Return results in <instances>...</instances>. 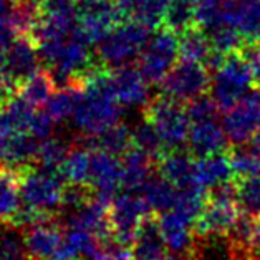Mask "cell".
I'll list each match as a JSON object with an SVG mask.
<instances>
[{"label":"cell","instance_id":"1","mask_svg":"<svg viewBox=\"0 0 260 260\" xmlns=\"http://www.w3.org/2000/svg\"><path fill=\"white\" fill-rule=\"evenodd\" d=\"M20 173L23 202L14 229L55 220L61 209L67 206L68 184L58 173L42 169L35 164L22 168Z\"/></svg>","mask_w":260,"mask_h":260},{"label":"cell","instance_id":"2","mask_svg":"<svg viewBox=\"0 0 260 260\" xmlns=\"http://www.w3.org/2000/svg\"><path fill=\"white\" fill-rule=\"evenodd\" d=\"M244 215L236 182L219 184L206 189L204 202L192 222V232L198 239L229 237Z\"/></svg>","mask_w":260,"mask_h":260},{"label":"cell","instance_id":"3","mask_svg":"<svg viewBox=\"0 0 260 260\" xmlns=\"http://www.w3.org/2000/svg\"><path fill=\"white\" fill-rule=\"evenodd\" d=\"M143 115L144 121L154 126L166 149H181L189 141L191 119L181 101L164 93L157 94L146 101Z\"/></svg>","mask_w":260,"mask_h":260},{"label":"cell","instance_id":"4","mask_svg":"<svg viewBox=\"0 0 260 260\" xmlns=\"http://www.w3.org/2000/svg\"><path fill=\"white\" fill-rule=\"evenodd\" d=\"M151 28L139 20H129L111 31L100 42L98 60L110 68L128 65V61L141 55L149 42Z\"/></svg>","mask_w":260,"mask_h":260},{"label":"cell","instance_id":"5","mask_svg":"<svg viewBox=\"0 0 260 260\" xmlns=\"http://www.w3.org/2000/svg\"><path fill=\"white\" fill-rule=\"evenodd\" d=\"M252 85L250 70L242 53L227 55L222 67L214 73L211 93L219 110L227 111L237 103Z\"/></svg>","mask_w":260,"mask_h":260},{"label":"cell","instance_id":"6","mask_svg":"<svg viewBox=\"0 0 260 260\" xmlns=\"http://www.w3.org/2000/svg\"><path fill=\"white\" fill-rule=\"evenodd\" d=\"M151 211L153 209L146 202L141 192L124 191L121 194H116L110 206V225L113 240L131 249L139 227Z\"/></svg>","mask_w":260,"mask_h":260},{"label":"cell","instance_id":"7","mask_svg":"<svg viewBox=\"0 0 260 260\" xmlns=\"http://www.w3.org/2000/svg\"><path fill=\"white\" fill-rule=\"evenodd\" d=\"M212 78L206 65L182 60L161 80V91L177 101H191L211 90Z\"/></svg>","mask_w":260,"mask_h":260},{"label":"cell","instance_id":"8","mask_svg":"<svg viewBox=\"0 0 260 260\" xmlns=\"http://www.w3.org/2000/svg\"><path fill=\"white\" fill-rule=\"evenodd\" d=\"M177 55L179 40L176 39V34L166 27H161L139 55L138 68L141 70L148 83H161V80L173 68Z\"/></svg>","mask_w":260,"mask_h":260},{"label":"cell","instance_id":"9","mask_svg":"<svg viewBox=\"0 0 260 260\" xmlns=\"http://www.w3.org/2000/svg\"><path fill=\"white\" fill-rule=\"evenodd\" d=\"M227 139L231 144H245L260 129V91L242 96L222 118Z\"/></svg>","mask_w":260,"mask_h":260},{"label":"cell","instance_id":"10","mask_svg":"<svg viewBox=\"0 0 260 260\" xmlns=\"http://www.w3.org/2000/svg\"><path fill=\"white\" fill-rule=\"evenodd\" d=\"M124 20L123 14L116 7L115 0L85 5L78 12L77 31L90 43H100Z\"/></svg>","mask_w":260,"mask_h":260},{"label":"cell","instance_id":"11","mask_svg":"<svg viewBox=\"0 0 260 260\" xmlns=\"http://www.w3.org/2000/svg\"><path fill=\"white\" fill-rule=\"evenodd\" d=\"M22 237L34 260H53L67 239L65 225L56 224L55 220L42 222L27 227Z\"/></svg>","mask_w":260,"mask_h":260},{"label":"cell","instance_id":"12","mask_svg":"<svg viewBox=\"0 0 260 260\" xmlns=\"http://www.w3.org/2000/svg\"><path fill=\"white\" fill-rule=\"evenodd\" d=\"M222 20L234 25L247 43H260V0H224Z\"/></svg>","mask_w":260,"mask_h":260},{"label":"cell","instance_id":"13","mask_svg":"<svg viewBox=\"0 0 260 260\" xmlns=\"http://www.w3.org/2000/svg\"><path fill=\"white\" fill-rule=\"evenodd\" d=\"M90 187L110 194H116L119 189H123L121 157L101 149H91Z\"/></svg>","mask_w":260,"mask_h":260},{"label":"cell","instance_id":"14","mask_svg":"<svg viewBox=\"0 0 260 260\" xmlns=\"http://www.w3.org/2000/svg\"><path fill=\"white\" fill-rule=\"evenodd\" d=\"M156 173L177 189L194 186L196 156L191 151L168 149L156 159Z\"/></svg>","mask_w":260,"mask_h":260},{"label":"cell","instance_id":"15","mask_svg":"<svg viewBox=\"0 0 260 260\" xmlns=\"http://www.w3.org/2000/svg\"><path fill=\"white\" fill-rule=\"evenodd\" d=\"M111 86L116 100L124 106L146 105L148 101V80L139 68L131 65L111 68Z\"/></svg>","mask_w":260,"mask_h":260},{"label":"cell","instance_id":"16","mask_svg":"<svg viewBox=\"0 0 260 260\" xmlns=\"http://www.w3.org/2000/svg\"><path fill=\"white\" fill-rule=\"evenodd\" d=\"M31 37L17 35L15 40L5 52V67L12 78L20 85L30 75L39 72V47Z\"/></svg>","mask_w":260,"mask_h":260},{"label":"cell","instance_id":"17","mask_svg":"<svg viewBox=\"0 0 260 260\" xmlns=\"http://www.w3.org/2000/svg\"><path fill=\"white\" fill-rule=\"evenodd\" d=\"M40 139L31 133L0 135V164L14 169H22L35 164Z\"/></svg>","mask_w":260,"mask_h":260},{"label":"cell","instance_id":"18","mask_svg":"<svg viewBox=\"0 0 260 260\" xmlns=\"http://www.w3.org/2000/svg\"><path fill=\"white\" fill-rule=\"evenodd\" d=\"M227 135L222 124L215 123L212 119H202V121L191 123L189 131V151L196 156H209L215 153H224L229 149L227 146Z\"/></svg>","mask_w":260,"mask_h":260},{"label":"cell","instance_id":"19","mask_svg":"<svg viewBox=\"0 0 260 260\" xmlns=\"http://www.w3.org/2000/svg\"><path fill=\"white\" fill-rule=\"evenodd\" d=\"M131 250L138 260H161L169 253V247L157 224L156 211L144 217L141 227L133 240Z\"/></svg>","mask_w":260,"mask_h":260},{"label":"cell","instance_id":"20","mask_svg":"<svg viewBox=\"0 0 260 260\" xmlns=\"http://www.w3.org/2000/svg\"><path fill=\"white\" fill-rule=\"evenodd\" d=\"M22 173L20 169L0 164V224L14 229L22 209Z\"/></svg>","mask_w":260,"mask_h":260},{"label":"cell","instance_id":"21","mask_svg":"<svg viewBox=\"0 0 260 260\" xmlns=\"http://www.w3.org/2000/svg\"><path fill=\"white\" fill-rule=\"evenodd\" d=\"M229 181H234V169L227 151L196 157L194 182L198 186L209 189Z\"/></svg>","mask_w":260,"mask_h":260},{"label":"cell","instance_id":"22","mask_svg":"<svg viewBox=\"0 0 260 260\" xmlns=\"http://www.w3.org/2000/svg\"><path fill=\"white\" fill-rule=\"evenodd\" d=\"M35 116L34 105L25 101L20 94H15L0 105V135L31 133Z\"/></svg>","mask_w":260,"mask_h":260},{"label":"cell","instance_id":"23","mask_svg":"<svg viewBox=\"0 0 260 260\" xmlns=\"http://www.w3.org/2000/svg\"><path fill=\"white\" fill-rule=\"evenodd\" d=\"M90 169H91V148L77 146L68 149L58 169V174L63 177L68 186L90 187Z\"/></svg>","mask_w":260,"mask_h":260},{"label":"cell","instance_id":"24","mask_svg":"<svg viewBox=\"0 0 260 260\" xmlns=\"http://www.w3.org/2000/svg\"><path fill=\"white\" fill-rule=\"evenodd\" d=\"M179 58L186 61L206 63L212 53L211 39L206 34V28L194 23L179 34Z\"/></svg>","mask_w":260,"mask_h":260},{"label":"cell","instance_id":"25","mask_svg":"<svg viewBox=\"0 0 260 260\" xmlns=\"http://www.w3.org/2000/svg\"><path fill=\"white\" fill-rule=\"evenodd\" d=\"M86 138H88V148L106 151V153L116 154L119 157L133 146V133L123 123L111 126L110 129L103 131L101 135L86 136Z\"/></svg>","mask_w":260,"mask_h":260},{"label":"cell","instance_id":"26","mask_svg":"<svg viewBox=\"0 0 260 260\" xmlns=\"http://www.w3.org/2000/svg\"><path fill=\"white\" fill-rule=\"evenodd\" d=\"M55 81L52 78V75L47 70V72H35L34 75H30L27 80H23L17 88V94L28 101L30 105L34 106H40L45 105L50 100V96L53 94V88H55Z\"/></svg>","mask_w":260,"mask_h":260},{"label":"cell","instance_id":"27","mask_svg":"<svg viewBox=\"0 0 260 260\" xmlns=\"http://www.w3.org/2000/svg\"><path fill=\"white\" fill-rule=\"evenodd\" d=\"M81 90H83V86H63L53 91V94L45 103V113L52 118L55 124L73 116Z\"/></svg>","mask_w":260,"mask_h":260},{"label":"cell","instance_id":"28","mask_svg":"<svg viewBox=\"0 0 260 260\" xmlns=\"http://www.w3.org/2000/svg\"><path fill=\"white\" fill-rule=\"evenodd\" d=\"M187 260H245L227 237L198 239V245Z\"/></svg>","mask_w":260,"mask_h":260},{"label":"cell","instance_id":"29","mask_svg":"<svg viewBox=\"0 0 260 260\" xmlns=\"http://www.w3.org/2000/svg\"><path fill=\"white\" fill-rule=\"evenodd\" d=\"M177 192H179V189L174 187L173 184H169L166 179H162L161 176H151V179L141 189L143 198L156 212L169 211L176 204Z\"/></svg>","mask_w":260,"mask_h":260},{"label":"cell","instance_id":"30","mask_svg":"<svg viewBox=\"0 0 260 260\" xmlns=\"http://www.w3.org/2000/svg\"><path fill=\"white\" fill-rule=\"evenodd\" d=\"M234 169V181L247 179L260 173V154L253 151L249 144H232L227 149Z\"/></svg>","mask_w":260,"mask_h":260},{"label":"cell","instance_id":"31","mask_svg":"<svg viewBox=\"0 0 260 260\" xmlns=\"http://www.w3.org/2000/svg\"><path fill=\"white\" fill-rule=\"evenodd\" d=\"M196 23V0H173L162 18L161 27L181 34Z\"/></svg>","mask_w":260,"mask_h":260},{"label":"cell","instance_id":"32","mask_svg":"<svg viewBox=\"0 0 260 260\" xmlns=\"http://www.w3.org/2000/svg\"><path fill=\"white\" fill-rule=\"evenodd\" d=\"M209 39H211L212 50L222 55L239 53L247 45L245 37L234 25H219V27L212 28Z\"/></svg>","mask_w":260,"mask_h":260},{"label":"cell","instance_id":"33","mask_svg":"<svg viewBox=\"0 0 260 260\" xmlns=\"http://www.w3.org/2000/svg\"><path fill=\"white\" fill-rule=\"evenodd\" d=\"M68 153L67 144L56 138H45L42 139L35 154V166L42 169L52 171V173H58L63 159Z\"/></svg>","mask_w":260,"mask_h":260},{"label":"cell","instance_id":"34","mask_svg":"<svg viewBox=\"0 0 260 260\" xmlns=\"http://www.w3.org/2000/svg\"><path fill=\"white\" fill-rule=\"evenodd\" d=\"M133 143H135L138 148H141L146 154H149L153 157L154 162L164 151H168L164 143L161 141L159 135H157V131L154 129V126L148 121L141 123L133 131Z\"/></svg>","mask_w":260,"mask_h":260},{"label":"cell","instance_id":"35","mask_svg":"<svg viewBox=\"0 0 260 260\" xmlns=\"http://www.w3.org/2000/svg\"><path fill=\"white\" fill-rule=\"evenodd\" d=\"M234 182L237 186L239 201L245 214L255 215L257 212H260V173L252 177H247V179Z\"/></svg>","mask_w":260,"mask_h":260},{"label":"cell","instance_id":"36","mask_svg":"<svg viewBox=\"0 0 260 260\" xmlns=\"http://www.w3.org/2000/svg\"><path fill=\"white\" fill-rule=\"evenodd\" d=\"M173 0H139L138 9L133 20H139L149 28H156L162 25V18Z\"/></svg>","mask_w":260,"mask_h":260},{"label":"cell","instance_id":"37","mask_svg":"<svg viewBox=\"0 0 260 260\" xmlns=\"http://www.w3.org/2000/svg\"><path fill=\"white\" fill-rule=\"evenodd\" d=\"M0 260H34L30 257L27 247L23 244V237L12 232L0 234Z\"/></svg>","mask_w":260,"mask_h":260},{"label":"cell","instance_id":"38","mask_svg":"<svg viewBox=\"0 0 260 260\" xmlns=\"http://www.w3.org/2000/svg\"><path fill=\"white\" fill-rule=\"evenodd\" d=\"M217 105L214 103L212 98H207L204 94H201L198 98H192L186 105L187 116L191 119V123L194 121H202V119H212L217 115Z\"/></svg>","mask_w":260,"mask_h":260},{"label":"cell","instance_id":"39","mask_svg":"<svg viewBox=\"0 0 260 260\" xmlns=\"http://www.w3.org/2000/svg\"><path fill=\"white\" fill-rule=\"evenodd\" d=\"M236 240V239H234ZM239 242V240H236ZM242 245L245 255L249 260H260V212L252 215V225H250V234L247 242H239Z\"/></svg>","mask_w":260,"mask_h":260},{"label":"cell","instance_id":"40","mask_svg":"<svg viewBox=\"0 0 260 260\" xmlns=\"http://www.w3.org/2000/svg\"><path fill=\"white\" fill-rule=\"evenodd\" d=\"M250 70L252 88H260V43H247L240 52Z\"/></svg>","mask_w":260,"mask_h":260},{"label":"cell","instance_id":"41","mask_svg":"<svg viewBox=\"0 0 260 260\" xmlns=\"http://www.w3.org/2000/svg\"><path fill=\"white\" fill-rule=\"evenodd\" d=\"M15 30L12 27L9 17H0V53H5L7 48L12 45V42L15 40Z\"/></svg>","mask_w":260,"mask_h":260},{"label":"cell","instance_id":"42","mask_svg":"<svg viewBox=\"0 0 260 260\" xmlns=\"http://www.w3.org/2000/svg\"><path fill=\"white\" fill-rule=\"evenodd\" d=\"M9 2H12V0H0V17L9 15Z\"/></svg>","mask_w":260,"mask_h":260},{"label":"cell","instance_id":"43","mask_svg":"<svg viewBox=\"0 0 260 260\" xmlns=\"http://www.w3.org/2000/svg\"><path fill=\"white\" fill-rule=\"evenodd\" d=\"M161 260H186L182 255H177V253H173V252H169L166 257L161 258Z\"/></svg>","mask_w":260,"mask_h":260},{"label":"cell","instance_id":"44","mask_svg":"<svg viewBox=\"0 0 260 260\" xmlns=\"http://www.w3.org/2000/svg\"><path fill=\"white\" fill-rule=\"evenodd\" d=\"M98 2H103V0H77V4H80L81 7H85V5H93V4H98Z\"/></svg>","mask_w":260,"mask_h":260}]
</instances>
